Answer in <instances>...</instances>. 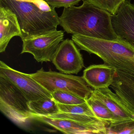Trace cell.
<instances>
[{"label":"cell","instance_id":"obj_1","mask_svg":"<svg viewBox=\"0 0 134 134\" xmlns=\"http://www.w3.org/2000/svg\"><path fill=\"white\" fill-rule=\"evenodd\" d=\"M82 5L64 8L59 17L65 32L98 39L115 40L118 37L113 29L112 14L83 0Z\"/></svg>","mask_w":134,"mask_h":134},{"label":"cell","instance_id":"obj_2","mask_svg":"<svg viewBox=\"0 0 134 134\" xmlns=\"http://www.w3.org/2000/svg\"><path fill=\"white\" fill-rule=\"evenodd\" d=\"M0 5L15 14L22 37L55 29L60 25L55 8L45 0H0Z\"/></svg>","mask_w":134,"mask_h":134},{"label":"cell","instance_id":"obj_3","mask_svg":"<svg viewBox=\"0 0 134 134\" xmlns=\"http://www.w3.org/2000/svg\"><path fill=\"white\" fill-rule=\"evenodd\" d=\"M72 40L80 50L96 55L104 64L134 76V47L127 42L77 34L72 35Z\"/></svg>","mask_w":134,"mask_h":134},{"label":"cell","instance_id":"obj_4","mask_svg":"<svg viewBox=\"0 0 134 134\" xmlns=\"http://www.w3.org/2000/svg\"><path fill=\"white\" fill-rule=\"evenodd\" d=\"M29 75L51 94L62 91L72 93L87 100L93 90L83 77L53 71H45L43 68Z\"/></svg>","mask_w":134,"mask_h":134},{"label":"cell","instance_id":"obj_5","mask_svg":"<svg viewBox=\"0 0 134 134\" xmlns=\"http://www.w3.org/2000/svg\"><path fill=\"white\" fill-rule=\"evenodd\" d=\"M30 101L10 81L0 76V110L18 125H25L33 119Z\"/></svg>","mask_w":134,"mask_h":134},{"label":"cell","instance_id":"obj_6","mask_svg":"<svg viewBox=\"0 0 134 134\" xmlns=\"http://www.w3.org/2000/svg\"><path fill=\"white\" fill-rule=\"evenodd\" d=\"M64 37V32L57 29L22 37L23 44L21 54H32L38 62H52Z\"/></svg>","mask_w":134,"mask_h":134},{"label":"cell","instance_id":"obj_7","mask_svg":"<svg viewBox=\"0 0 134 134\" xmlns=\"http://www.w3.org/2000/svg\"><path fill=\"white\" fill-rule=\"evenodd\" d=\"M0 76L14 85L30 102L52 97L51 94L29 74L15 70L1 61Z\"/></svg>","mask_w":134,"mask_h":134},{"label":"cell","instance_id":"obj_8","mask_svg":"<svg viewBox=\"0 0 134 134\" xmlns=\"http://www.w3.org/2000/svg\"><path fill=\"white\" fill-rule=\"evenodd\" d=\"M80 50L72 40H64L59 44L52 63L61 72L77 74L84 67L83 59Z\"/></svg>","mask_w":134,"mask_h":134},{"label":"cell","instance_id":"obj_9","mask_svg":"<svg viewBox=\"0 0 134 134\" xmlns=\"http://www.w3.org/2000/svg\"><path fill=\"white\" fill-rule=\"evenodd\" d=\"M33 119L48 125L63 133L68 134H107L108 126L89 124L69 119L53 118L32 114Z\"/></svg>","mask_w":134,"mask_h":134},{"label":"cell","instance_id":"obj_10","mask_svg":"<svg viewBox=\"0 0 134 134\" xmlns=\"http://www.w3.org/2000/svg\"><path fill=\"white\" fill-rule=\"evenodd\" d=\"M113 29L119 39L134 47V4L125 0L112 15Z\"/></svg>","mask_w":134,"mask_h":134},{"label":"cell","instance_id":"obj_11","mask_svg":"<svg viewBox=\"0 0 134 134\" xmlns=\"http://www.w3.org/2000/svg\"><path fill=\"white\" fill-rule=\"evenodd\" d=\"M22 35L15 14L10 9L0 5V52L5 51L13 37H21Z\"/></svg>","mask_w":134,"mask_h":134},{"label":"cell","instance_id":"obj_12","mask_svg":"<svg viewBox=\"0 0 134 134\" xmlns=\"http://www.w3.org/2000/svg\"><path fill=\"white\" fill-rule=\"evenodd\" d=\"M117 70L105 64L93 65L84 70L83 77L94 90L109 87L114 81Z\"/></svg>","mask_w":134,"mask_h":134},{"label":"cell","instance_id":"obj_13","mask_svg":"<svg viewBox=\"0 0 134 134\" xmlns=\"http://www.w3.org/2000/svg\"><path fill=\"white\" fill-rule=\"evenodd\" d=\"M111 87L123 104L134 115V76L117 70Z\"/></svg>","mask_w":134,"mask_h":134},{"label":"cell","instance_id":"obj_14","mask_svg":"<svg viewBox=\"0 0 134 134\" xmlns=\"http://www.w3.org/2000/svg\"><path fill=\"white\" fill-rule=\"evenodd\" d=\"M92 92L116 117L123 121L134 120V115L123 104L116 93H114L109 87L94 90Z\"/></svg>","mask_w":134,"mask_h":134},{"label":"cell","instance_id":"obj_15","mask_svg":"<svg viewBox=\"0 0 134 134\" xmlns=\"http://www.w3.org/2000/svg\"><path fill=\"white\" fill-rule=\"evenodd\" d=\"M93 112L97 117L101 120L113 124L117 122L126 121L120 120L116 117L106 105L92 93L90 97L86 100ZM129 121V120H128Z\"/></svg>","mask_w":134,"mask_h":134},{"label":"cell","instance_id":"obj_16","mask_svg":"<svg viewBox=\"0 0 134 134\" xmlns=\"http://www.w3.org/2000/svg\"><path fill=\"white\" fill-rule=\"evenodd\" d=\"M29 107L32 114L39 116H49L60 112L53 97L30 101Z\"/></svg>","mask_w":134,"mask_h":134},{"label":"cell","instance_id":"obj_17","mask_svg":"<svg viewBox=\"0 0 134 134\" xmlns=\"http://www.w3.org/2000/svg\"><path fill=\"white\" fill-rule=\"evenodd\" d=\"M51 95L57 103L64 105L80 104L86 101L72 93L65 91H55L51 93Z\"/></svg>","mask_w":134,"mask_h":134},{"label":"cell","instance_id":"obj_18","mask_svg":"<svg viewBox=\"0 0 134 134\" xmlns=\"http://www.w3.org/2000/svg\"><path fill=\"white\" fill-rule=\"evenodd\" d=\"M57 103L60 112L96 116L86 100L83 103L76 105H67Z\"/></svg>","mask_w":134,"mask_h":134},{"label":"cell","instance_id":"obj_19","mask_svg":"<svg viewBox=\"0 0 134 134\" xmlns=\"http://www.w3.org/2000/svg\"><path fill=\"white\" fill-rule=\"evenodd\" d=\"M96 7L105 10L112 15L116 13L121 4L125 0H83Z\"/></svg>","mask_w":134,"mask_h":134},{"label":"cell","instance_id":"obj_20","mask_svg":"<svg viewBox=\"0 0 134 134\" xmlns=\"http://www.w3.org/2000/svg\"><path fill=\"white\" fill-rule=\"evenodd\" d=\"M107 134H134V120L110 124Z\"/></svg>","mask_w":134,"mask_h":134},{"label":"cell","instance_id":"obj_21","mask_svg":"<svg viewBox=\"0 0 134 134\" xmlns=\"http://www.w3.org/2000/svg\"><path fill=\"white\" fill-rule=\"evenodd\" d=\"M47 3L54 8H69L77 5L83 0H45Z\"/></svg>","mask_w":134,"mask_h":134}]
</instances>
